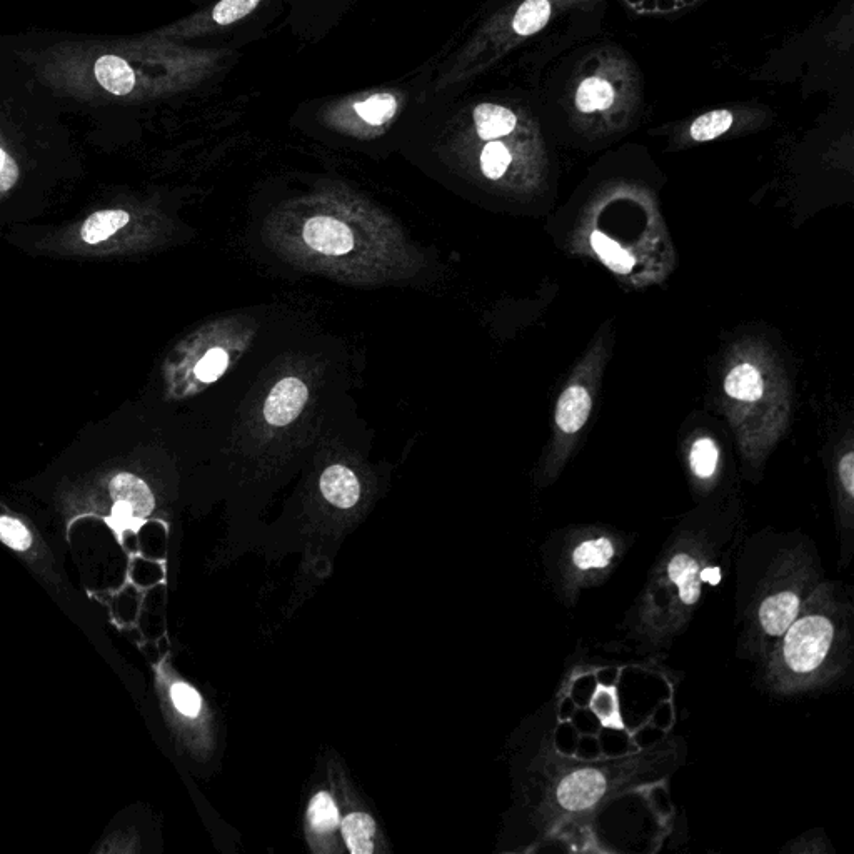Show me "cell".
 I'll list each match as a JSON object with an SVG mask.
<instances>
[{
  "mask_svg": "<svg viewBox=\"0 0 854 854\" xmlns=\"http://www.w3.org/2000/svg\"><path fill=\"white\" fill-rule=\"evenodd\" d=\"M678 764L679 746L669 739L603 761L566 758L548 744L541 748L534 771V828L544 836L556 833L564 824L588 818L629 789L664 778Z\"/></svg>",
  "mask_w": 854,
  "mask_h": 854,
  "instance_id": "cell-1",
  "label": "cell"
},
{
  "mask_svg": "<svg viewBox=\"0 0 854 854\" xmlns=\"http://www.w3.org/2000/svg\"><path fill=\"white\" fill-rule=\"evenodd\" d=\"M853 628L851 589L824 579L759 663L761 686L774 696H796L838 683L853 666Z\"/></svg>",
  "mask_w": 854,
  "mask_h": 854,
  "instance_id": "cell-2",
  "label": "cell"
},
{
  "mask_svg": "<svg viewBox=\"0 0 854 854\" xmlns=\"http://www.w3.org/2000/svg\"><path fill=\"white\" fill-rule=\"evenodd\" d=\"M726 536L683 528L661 549L643 593L626 618L628 633L643 648H661L688 628L703 598L708 574L718 573L733 546Z\"/></svg>",
  "mask_w": 854,
  "mask_h": 854,
  "instance_id": "cell-3",
  "label": "cell"
},
{
  "mask_svg": "<svg viewBox=\"0 0 854 854\" xmlns=\"http://www.w3.org/2000/svg\"><path fill=\"white\" fill-rule=\"evenodd\" d=\"M823 581L811 541H774L748 586H741L739 651L761 663Z\"/></svg>",
  "mask_w": 854,
  "mask_h": 854,
  "instance_id": "cell-4",
  "label": "cell"
},
{
  "mask_svg": "<svg viewBox=\"0 0 854 854\" xmlns=\"http://www.w3.org/2000/svg\"><path fill=\"white\" fill-rule=\"evenodd\" d=\"M631 541L604 528L573 529L544 548V566L558 598L573 606L586 589L606 583L628 554Z\"/></svg>",
  "mask_w": 854,
  "mask_h": 854,
  "instance_id": "cell-5",
  "label": "cell"
},
{
  "mask_svg": "<svg viewBox=\"0 0 854 854\" xmlns=\"http://www.w3.org/2000/svg\"><path fill=\"white\" fill-rule=\"evenodd\" d=\"M307 387L297 377H286L272 387L264 404V417L272 426H287L301 414L306 406Z\"/></svg>",
  "mask_w": 854,
  "mask_h": 854,
  "instance_id": "cell-6",
  "label": "cell"
},
{
  "mask_svg": "<svg viewBox=\"0 0 854 854\" xmlns=\"http://www.w3.org/2000/svg\"><path fill=\"white\" fill-rule=\"evenodd\" d=\"M302 236L307 246L326 256H344L354 247L351 229L332 217H312L306 222Z\"/></svg>",
  "mask_w": 854,
  "mask_h": 854,
  "instance_id": "cell-7",
  "label": "cell"
},
{
  "mask_svg": "<svg viewBox=\"0 0 854 854\" xmlns=\"http://www.w3.org/2000/svg\"><path fill=\"white\" fill-rule=\"evenodd\" d=\"M319 488L327 503L339 509L354 508L361 496L356 474L341 464H334L322 473Z\"/></svg>",
  "mask_w": 854,
  "mask_h": 854,
  "instance_id": "cell-8",
  "label": "cell"
},
{
  "mask_svg": "<svg viewBox=\"0 0 854 854\" xmlns=\"http://www.w3.org/2000/svg\"><path fill=\"white\" fill-rule=\"evenodd\" d=\"M109 491L114 503L126 504L136 519L147 518L156 508L151 488L134 474H117L109 484Z\"/></svg>",
  "mask_w": 854,
  "mask_h": 854,
  "instance_id": "cell-9",
  "label": "cell"
},
{
  "mask_svg": "<svg viewBox=\"0 0 854 854\" xmlns=\"http://www.w3.org/2000/svg\"><path fill=\"white\" fill-rule=\"evenodd\" d=\"M593 401L589 392L581 386H571L561 394L556 407V422L561 431L568 434L578 433L588 421Z\"/></svg>",
  "mask_w": 854,
  "mask_h": 854,
  "instance_id": "cell-10",
  "label": "cell"
},
{
  "mask_svg": "<svg viewBox=\"0 0 854 854\" xmlns=\"http://www.w3.org/2000/svg\"><path fill=\"white\" fill-rule=\"evenodd\" d=\"M339 828L349 853L371 854L377 851V826L371 814L364 811H351L341 819Z\"/></svg>",
  "mask_w": 854,
  "mask_h": 854,
  "instance_id": "cell-11",
  "label": "cell"
},
{
  "mask_svg": "<svg viewBox=\"0 0 854 854\" xmlns=\"http://www.w3.org/2000/svg\"><path fill=\"white\" fill-rule=\"evenodd\" d=\"M474 124L483 141H498L516 129L518 117L508 107L481 104L474 109Z\"/></svg>",
  "mask_w": 854,
  "mask_h": 854,
  "instance_id": "cell-12",
  "label": "cell"
},
{
  "mask_svg": "<svg viewBox=\"0 0 854 854\" xmlns=\"http://www.w3.org/2000/svg\"><path fill=\"white\" fill-rule=\"evenodd\" d=\"M341 824V813L337 808L336 799L329 791H317L307 806V826L312 834L319 838H327L336 833Z\"/></svg>",
  "mask_w": 854,
  "mask_h": 854,
  "instance_id": "cell-13",
  "label": "cell"
},
{
  "mask_svg": "<svg viewBox=\"0 0 854 854\" xmlns=\"http://www.w3.org/2000/svg\"><path fill=\"white\" fill-rule=\"evenodd\" d=\"M97 82L114 96H126L134 89L136 76L124 59L104 56L96 62Z\"/></svg>",
  "mask_w": 854,
  "mask_h": 854,
  "instance_id": "cell-14",
  "label": "cell"
},
{
  "mask_svg": "<svg viewBox=\"0 0 854 854\" xmlns=\"http://www.w3.org/2000/svg\"><path fill=\"white\" fill-rule=\"evenodd\" d=\"M614 97L616 92L611 82L601 76L588 77L576 89L574 106L581 114H594L613 106Z\"/></svg>",
  "mask_w": 854,
  "mask_h": 854,
  "instance_id": "cell-15",
  "label": "cell"
},
{
  "mask_svg": "<svg viewBox=\"0 0 854 854\" xmlns=\"http://www.w3.org/2000/svg\"><path fill=\"white\" fill-rule=\"evenodd\" d=\"M589 709L599 719L604 728L624 731L623 714L619 704L618 688L614 684L596 683L589 698Z\"/></svg>",
  "mask_w": 854,
  "mask_h": 854,
  "instance_id": "cell-16",
  "label": "cell"
},
{
  "mask_svg": "<svg viewBox=\"0 0 854 854\" xmlns=\"http://www.w3.org/2000/svg\"><path fill=\"white\" fill-rule=\"evenodd\" d=\"M129 221H131V216L122 209L96 212L82 226V241L91 244V246L99 244V242L106 241L109 237L114 236L117 231H121L122 227L129 224Z\"/></svg>",
  "mask_w": 854,
  "mask_h": 854,
  "instance_id": "cell-17",
  "label": "cell"
},
{
  "mask_svg": "<svg viewBox=\"0 0 854 854\" xmlns=\"http://www.w3.org/2000/svg\"><path fill=\"white\" fill-rule=\"evenodd\" d=\"M724 389L738 401H758L763 396V379L756 367L741 364L729 372L724 381Z\"/></svg>",
  "mask_w": 854,
  "mask_h": 854,
  "instance_id": "cell-18",
  "label": "cell"
},
{
  "mask_svg": "<svg viewBox=\"0 0 854 854\" xmlns=\"http://www.w3.org/2000/svg\"><path fill=\"white\" fill-rule=\"evenodd\" d=\"M553 14L551 0H524L513 19L514 34L519 37L534 36L541 31Z\"/></svg>",
  "mask_w": 854,
  "mask_h": 854,
  "instance_id": "cell-19",
  "label": "cell"
},
{
  "mask_svg": "<svg viewBox=\"0 0 854 854\" xmlns=\"http://www.w3.org/2000/svg\"><path fill=\"white\" fill-rule=\"evenodd\" d=\"M734 112L728 109H716L706 112L698 119H694L689 127V136L696 142H708L718 139L734 126Z\"/></svg>",
  "mask_w": 854,
  "mask_h": 854,
  "instance_id": "cell-20",
  "label": "cell"
},
{
  "mask_svg": "<svg viewBox=\"0 0 854 854\" xmlns=\"http://www.w3.org/2000/svg\"><path fill=\"white\" fill-rule=\"evenodd\" d=\"M591 246L611 271L628 274L633 269L634 257L628 251H624L618 242H614L601 232L596 231L591 234Z\"/></svg>",
  "mask_w": 854,
  "mask_h": 854,
  "instance_id": "cell-21",
  "label": "cell"
},
{
  "mask_svg": "<svg viewBox=\"0 0 854 854\" xmlns=\"http://www.w3.org/2000/svg\"><path fill=\"white\" fill-rule=\"evenodd\" d=\"M354 109L362 121L371 126H381L391 121L396 114L397 101L391 94H376V96L367 97L366 101L357 102Z\"/></svg>",
  "mask_w": 854,
  "mask_h": 854,
  "instance_id": "cell-22",
  "label": "cell"
},
{
  "mask_svg": "<svg viewBox=\"0 0 854 854\" xmlns=\"http://www.w3.org/2000/svg\"><path fill=\"white\" fill-rule=\"evenodd\" d=\"M718 448L709 438L699 439L691 449V469L699 479L713 478L718 468Z\"/></svg>",
  "mask_w": 854,
  "mask_h": 854,
  "instance_id": "cell-23",
  "label": "cell"
},
{
  "mask_svg": "<svg viewBox=\"0 0 854 854\" xmlns=\"http://www.w3.org/2000/svg\"><path fill=\"white\" fill-rule=\"evenodd\" d=\"M513 161L511 152L503 142L489 141L481 152V169L488 179H501L508 171L509 164Z\"/></svg>",
  "mask_w": 854,
  "mask_h": 854,
  "instance_id": "cell-24",
  "label": "cell"
},
{
  "mask_svg": "<svg viewBox=\"0 0 854 854\" xmlns=\"http://www.w3.org/2000/svg\"><path fill=\"white\" fill-rule=\"evenodd\" d=\"M0 541L16 551H27L32 546L29 529L11 516H0Z\"/></svg>",
  "mask_w": 854,
  "mask_h": 854,
  "instance_id": "cell-25",
  "label": "cell"
},
{
  "mask_svg": "<svg viewBox=\"0 0 854 854\" xmlns=\"http://www.w3.org/2000/svg\"><path fill=\"white\" fill-rule=\"evenodd\" d=\"M259 0H221L212 12V19L219 26H229L241 21L242 17L256 9Z\"/></svg>",
  "mask_w": 854,
  "mask_h": 854,
  "instance_id": "cell-26",
  "label": "cell"
},
{
  "mask_svg": "<svg viewBox=\"0 0 854 854\" xmlns=\"http://www.w3.org/2000/svg\"><path fill=\"white\" fill-rule=\"evenodd\" d=\"M171 699L177 711L186 718H197L202 711L201 694L187 683L172 684Z\"/></svg>",
  "mask_w": 854,
  "mask_h": 854,
  "instance_id": "cell-27",
  "label": "cell"
},
{
  "mask_svg": "<svg viewBox=\"0 0 854 854\" xmlns=\"http://www.w3.org/2000/svg\"><path fill=\"white\" fill-rule=\"evenodd\" d=\"M229 364V356L221 347H214L202 357L196 367V376L204 382H214L224 374Z\"/></svg>",
  "mask_w": 854,
  "mask_h": 854,
  "instance_id": "cell-28",
  "label": "cell"
},
{
  "mask_svg": "<svg viewBox=\"0 0 854 854\" xmlns=\"http://www.w3.org/2000/svg\"><path fill=\"white\" fill-rule=\"evenodd\" d=\"M838 479L839 488L843 491L844 496L849 503H853L854 498V453L844 454L838 464Z\"/></svg>",
  "mask_w": 854,
  "mask_h": 854,
  "instance_id": "cell-29",
  "label": "cell"
},
{
  "mask_svg": "<svg viewBox=\"0 0 854 854\" xmlns=\"http://www.w3.org/2000/svg\"><path fill=\"white\" fill-rule=\"evenodd\" d=\"M17 179L19 167L16 161L4 149H0V192L9 191L16 186Z\"/></svg>",
  "mask_w": 854,
  "mask_h": 854,
  "instance_id": "cell-30",
  "label": "cell"
}]
</instances>
